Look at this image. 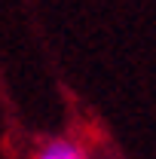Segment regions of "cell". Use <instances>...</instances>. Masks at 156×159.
<instances>
[{"label": "cell", "instance_id": "cell-1", "mask_svg": "<svg viewBox=\"0 0 156 159\" xmlns=\"http://www.w3.org/2000/svg\"><path fill=\"white\" fill-rule=\"evenodd\" d=\"M34 159H89V150L71 138H55L49 144H43Z\"/></svg>", "mask_w": 156, "mask_h": 159}]
</instances>
